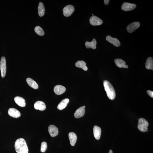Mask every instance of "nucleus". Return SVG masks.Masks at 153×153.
Instances as JSON below:
<instances>
[{"mask_svg": "<svg viewBox=\"0 0 153 153\" xmlns=\"http://www.w3.org/2000/svg\"><path fill=\"white\" fill-rule=\"evenodd\" d=\"M15 147L17 153H28L29 150L26 142L23 138H20L16 140Z\"/></svg>", "mask_w": 153, "mask_h": 153, "instance_id": "obj_1", "label": "nucleus"}, {"mask_svg": "<svg viewBox=\"0 0 153 153\" xmlns=\"http://www.w3.org/2000/svg\"><path fill=\"white\" fill-rule=\"evenodd\" d=\"M103 84L106 94L109 99L111 100L114 99L116 97V93L115 90L112 85L107 80L104 81Z\"/></svg>", "mask_w": 153, "mask_h": 153, "instance_id": "obj_2", "label": "nucleus"}, {"mask_svg": "<svg viewBox=\"0 0 153 153\" xmlns=\"http://www.w3.org/2000/svg\"><path fill=\"white\" fill-rule=\"evenodd\" d=\"M149 125L148 122L144 118H140L139 119L137 128L140 131L142 132L147 131Z\"/></svg>", "mask_w": 153, "mask_h": 153, "instance_id": "obj_3", "label": "nucleus"}, {"mask_svg": "<svg viewBox=\"0 0 153 153\" xmlns=\"http://www.w3.org/2000/svg\"><path fill=\"white\" fill-rule=\"evenodd\" d=\"M0 69L1 72V76L4 78L6 76V58L2 56L0 62Z\"/></svg>", "mask_w": 153, "mask_h": 153, "instance_id": "obj_4", "label": "nucleus"}, {"mask_svg": "<svg viewBox=\"0 0 153 153\" xmlns=\"http://www.w3.org/2000/svg\"><path fill=\"white\" fill-rule=\"evenodd\" d=\"M74 6L72 5H68L65 7L63 10L64 16L68 17L70 16L74 11Z\"/></svg>", "mask_w": 153, "mask_h": 153, "instance_id": "obj_5", "label": "nucleus"}, {"mask_svg": "<svg viewBox=\"0 0 153 153\" xmlns=\"http://www.w3.org/2000/svg\"><path fill=\"white\" fill-rule=\"evenodd\" d=\"M136 7V5L135 4L124 2L122 5L121 8L123 11H128L134 10Z\"/></svg>", "mask_w": 153, "mask_h": 153, "instance_id": "obj_6", "label": "nucleus"}, {"mask_svg": "<svg viewBox=\"0 0 153 153\" xmlns=\"http://www.w3.org/2000/svg\"><path fill=\"white\" fill-rule=\"evenodd\" d=\"M140 25V22H134L128 25L126 27V30L130 33L134 32L138 28Z\"/></svg>", "mask_w": 153, "mask_h": 153, "instance_id": "obj_7", "label": "nucleus"}, {"mask_svg": "<svg viewBox=\"0 0 153 153\" xmlns=\"http://www.w3.org/2000/svg\"><path fill=\"white\" fill-rule=\"evenodd\" d=\"M90 24L92 26H99L102 24L103 20L96 16H93L90 18Z\"/></svg>", "mask_w": 153, "mask_h": 153, "instance_id": "obj_8", "label": "nucleus"}, {"mask_svg": "<svg viewBox=\"0 0 153 153\" xmlns=\"http://www.w3.org/2000/svg\"><path fill=\"white\" fill-rule=\"evenodd\" d=\"M48 130L49 133L52 137H55L58 134V129L55 126L53 125L49 126Z\"/></svg>", "mask_w": 153, "mask_h": 153, "instance_id": "obj_9", "label": "nucleus"}, {"mask_svg": "<svg viewBox=\"0 0 153 153\" xmlns=\"http://www.w3.org/2000/svg\"><path fill=\"white\" fill-rule=\"evenodd\" d=\"M8 113L10 116L15 118H19L21 116V113L20 111L14 108H11L9 109Z\"/></svg>", "mask_w": 153, "mask_h": 153, "instance_id": "obj_10", "label": "nucleus"}, {"mask_svg": "<svg viewBox=\"0 0 153 153\" xmlns=\"http://www.w3.org/2000/svg\"><path fill=\"white\" fill-rule=\"evenodd\" d=\"M106 40L108 42L112 44L116 47H119L120 45V41L116 38H112L110 36H108L106 37Z\"/></svg>", "mask_w": 153, "mask_h": 153, "instance_id": "obj_11", "label": "nucleus"}, {"mask_svg": "<svg viewBox=\"0 0 153 153\" xmlns=\"http://www.w3.org/2000/svg\"><path fill=\"white\" fill-rule=\"evenodd\" d=\"M66 90L65 87L61 85H57L54 87V91L55 94L58 95H60L63 94Z\"/></svg>", "mask_w": 153, "mask_h": 153, "instance_id": "obj_12", "label": "nucleus"}, {"mask_svg": "<svg viewBox=\"0 0 153 153\" xmlns=\"http://www.w3.org/2000/svg\"><path fill=\"white\" fill-rule=\"evenodd\" d=\"M34 108L36 110L43 111L45 110L46 106L43 102L41 101H38L35 103Z\"/></svg>", "mask_w": 153, "mask_h": 153, "instance_id": "obj_13", "label": "nucleus"}, {"mask_svg": "<svg viewBox=\"0 0 153 153\" xmlns=\"http://www.w3.org/2000/svg\"><path fill=\"white\" fill-rule=\"evenodd\" d=\"M85 113V109L83 106L79 108L76 111L74 114L75 118H79L83 116Z\"/></svg>", "mask_w": 153, "mask_h": 153, "instance_id": "obj_14", "label": "nucleus"}, {"mask_svg": "<svg viewBox=\"0 0 153 153\" xmlns=\"http://www.w3.org/2000/svg\"><path fill=\"white\" fill-rule=\"evenodd\" d=\"M93 132L95 139L99 140L100 138L102 132L101 130L100 127L95 126L93 128Z\"/></svg>", "mask_w": 153, "mask_h": 153, "instance_id": "obj_15", "label": "nucleus"}, {"mask_svg": "<svg viewBox=\"0 0 153 153\" xmlns=\"http://www.w3.org/2000/svg\"><path fill=\"white\" fill-rule=\"evenodd\" d=\"M114 62L116 66L120 68H127L128 66L126 64L125 62L121 59H116Z\"/></svg>", "mask_w": 153, "mask_h": 153, "instance_id": "obj_16", "label": "nucleus"}, {"mask_svg": "<svg viewBox=\"0 0 153 153\" xmlns=\"http://www.w3.org/2000/svg\"><path fill=\"white\" fill-rule=\"evenodd\" d=\"M69 137L71 146H75L77 139V137L76 134L73 132H70L69 134Z\"/></svg>", "mask_w": 153, "mask_h": 153, "instance_id": "obj_17", "label": "nucleus"}, {"mask_svg": "<svg viewBox=\"0 0 153 153\" xmlns=\"http://www.w3.org/2000/svg\"><path fill=\"white\" fill-rule=\"evenodd\" d=\"M14 100L15 103L20 107H25L26 103L25 100L24 98L19 97H16L15 98Z\"/></svg>", "mask_w": 153, "mask_h": 153, "instance_id": "obj_18", "label": "nucleus"}, {"mask_svg": "<svg viewBox=\"0 0 153 153\" xmlns=\"http://www.w3.org/2000/svg\"><path fill=\"white\" fill-rule=\"evenodd\" d=\"M97 42L95 39H93L91 42L86 41L85 43L86 47L87 49L90 48L95 50L96 48Z\"/></svg>", "mask_w": 153, "mask_h": 153, "instance_id": "obj_19", "label": "nucleus"}, {"mask_svg": "<svg viewBox=\"0 0 153 153\" xmlns=\"http://www.w3.org/2000/svg\"><path fill=\"white\" fill-rule=\"evenodd\" d=\"M69 102V100L68 98H66L62 101L60 103L57 107V108L59 110H62L65 108L68 105Z\"/></svg>", "mask_w": 153, "mask_h": 153, "instance_id": "obj_20", "label": "nucleus"}, {"mask_svg": "<svg viewBox=\"0 0 153 153\" xmlns=\"http://www.w3.org/2000/svg\"><path fill=\"white\" fill-rule=\"evenodd\" d=\"M27 82L29 86L33 89H38V85L37 83L32 79L28 78L27 79Z\"/></svg>", "mask_w": 153, "mask_h": 153, "instance_id": "obj_21", "label": "nucleus"}, {"mask_svg": "<svg viewBox=\"0 0 153 153\" xmlns=\"http://www.w3.org/2000/svg\"><path fill=\"white\" fill-rule=\"evenodd\" d=\"M38 13L39 16L40 17L43 16L45 14V8L42 2L39 3L38 7Z\"/></svg>", "mask_w": 153, "mask_h": 153, "instance_id": "obj_22", "label": "nucleus"}, {"mask_svg": "<svg viewBox=\"0 0 153 153\" xmlns=\"http://www.w3.org/2000/svg\"><path fill=\"white\" fill-rule=\"evenodd\" d=\"M146 68L148 69H153V59L152 57H149L147 60L146 63Z\"/></svg>", "mask_w": 153, "mask_h": 153, "instance_id": "obj_23", "label": "nucleus"}, {"mask_svg": "<svg viewBox=\"0 0 153 153\" xmlns=\"http://www.w3.org/2000/svg\"><path fill=\"white\" fill-rule=\"evenodd\" d=\"M75 65L77 68H81L85 71H87L88 70L87 67L86 66V64L83 61H79L76 62Z\"/></svg>", "mask_w": 153, "mask_h": 153, "instance_id": "obj_24", "label": "nucleus"}, {"mask_svg": "<svg viewBox=\"0 0 153 153\" xmlns=\"http://www.w3.org/2000/svg\"><path fill=\"white\" fill-rule=\"evenodd\" d=\"M34 30L36 33L39 35L42 36L45 34V32L39 26H37L35 28Z\"/></svg>", "mask_w": 153, "mask_h": 153, "instance_id": "obj_25", "label": "nucleus"}, {"mask_svg": "<svg viewBox=\"0 0 153 153\" xmlns=\"http://www.w3.org/2000/svg\"><path fill=\"white\" fill-rule=\"evenodd\" d=\"M48 145L45 142H43L41 144V150L40 151L43 152H45L47 149Z\"/></svg>", "mask_w": 153, "mask_h": 153, "instance_id": "obj_26", "label": "nucleus"}, {"mask_svg": "<svg viewBox=\"0 0 153 153\" xmlns=\"http://www.w3.org/2000/svg\"><path fill=\"white\" fill-rule=\"evenodd\" d=\"M147 93L150 97L152 98H153V92L152 91L150 90H147Z\"/></svg>", "mask_w": 153, "mask_h": 153, "instance_id": "obj_27", "label": "nucleus"}, {"mask_svg": "<svg viewBox=\"0 0 153 153\" xmlns=\"http://www.w3.org/2000/svg\"><path fill=\"white\" fill-rule=\"evenodd\" d=\"M104 3L106 5H107L108 4L109 2L110 1L109 0H104Z\"/></svg>", "mask_w": 153, "mask_h": 153, "instance_id": "obj_28", "label": "nucleus"}, {"mask_svg": "<svg viewBox=\"0 0 153 153\" xmlns=\"http://www.w3.org/2000/svg\"><path fill=\"white\" fill-rule=\"evenodd\" d=\"M108 153H113V151L112 150H110Z\"/></svg>", "mask_w": 153, "mask_h": 153, "instance_id": "obj_29", "label": "nucleus"}, {"mask_svg": "<svg viewBox=\"0 0 153 153\" xmlns=\"http://www.w3.org/2000/svg\"><path fill=\"white\" fill-rule=\"evenodd\" d=\"M83 107H84V108H85V106H83Z\"/></svg>", "mask_w": 153, "mask_h": 153, "instance_id": "obj_30", "label": "nucleus"}, {"mask_svg": "<svg viewBox=\"0 0 153 153\" xmlns=\"http://www.w3.org/2000/svg\"><path fill=\"white\" fill-rule=\"evenodd\" d=\"M92 15H93V14H92Z\"/></svg>", "mask_w": 153, "mask_h": 153, "instance_id": "obj_31", "label": "nucleus"}]
</instances>
